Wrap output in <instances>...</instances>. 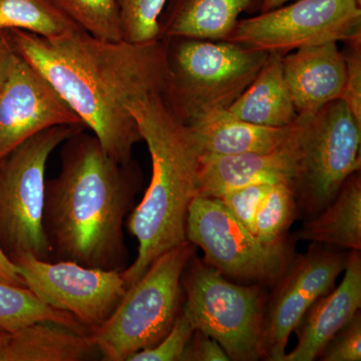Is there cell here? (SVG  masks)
Segmentation results:
<instances>
[{"instance_id": "1", "label": "cell", "mask_w": 361, "mask_h": 361, "mask_svg": "<svg viewBox=\"0 0 361 361\" xmlns=\"http://www.w3.org/2000/svg\"><path fill=\"white\" fill-rule=\"evenodd\" d=\"M4 32L13 51L49 80L104 151L120 163L133 161L135 145L142 140L128 106L135 97L166 92L163 40L111 42L80 28L54 37Z\"/></svg>"}, {"instance_id": "2", "label": "cell", "mask_w": 361, "mask_h": 361, "mask_svg": "<svg viewBox=\"0 0 361 361\" xmlns=\"http://www.w3.org/2000/svg\"><path fill=\"white\" fill-rule=\"evenodd\" d=\"M61 172L45 182L44 228L56 261L123 271L126 218L140 188L134 164L109 155L96 135L77 130L61 144Z\"/></svg>"}, {"instance_id": "3", "label": "cell", "mask_w": 361, "mask_h": 361, "mask_svg": "<svg viewBox=\"0 0 361 361\" xmlns=\"http://www.w3.org/2000/svg\"><path fill=\"white\" fill-rule=\"evenodd\" d=\"M152 161L151 182L128 218L139 244L135 262L122 271L126 286L137 282L164 252L186 241L190 204L198 191L201 149L188 126L176 115L165 92L135 97L128 106Z\"/></svg>"}, {"instance_id": "4", "label": "cell", "mask_w": 361, "mask_h": 361, "mask_svg": "<svg viewBox=\"0 0 361 361\" xmlns=\"http://www.w3.org/2000/svg\"><path fill=\"white\" fill-rule=\"evenodd\" d=\"M161 40L167 65L166 99L186 125L229 108L269 56L227 40Z\"/></svg>"}, {"instance_id": "5", "label": "cell", "mask_w": 361, "mask_h": 361, "mask_svg": "<svg viewBox=\"0 0 361 361\" xmlns=\"http://www.w3.org/2000/svg\"><path fill=\"white\" fill-rule=\"evenodd\" d=\"M191 242L164 252L128 287L113 314L89 334L104 361H128L153 348L170 331L180 311L182 276L195 253Z\"/></svg>"}, {"instance_id": "6", "label": "cell", "mask_w": 361, "mask_h": 361, "mask_svg": "<svg viewBox=\"0 0 361 361\" xmlns=\"http://www.w3.org/2000/svg\"><path fill=\"white\" fill-rule=\"evenodd\" d=\"M180 311L195 329L212 337L230 360L264 357L265 294L259 285L229 281L204 260L192 256L182 276Z\"/></svg>"}, {"instance_id": "7", "label": "cell", "mask_w": 361, "mask_h": 361, "mask_svg": "<svg viewBox=\"0 0 361 361\" xmlns=\"http://www.w3.org/2000/svg\"><path fill=\"white\" fill-rule=\"evenodd\" d=\"M42 130L0 159V248L11 261L23 255L51 260L44 228L45 170L52 152L77 130Z\"/></svg>"}, {"instance_id": "8", "label": "cell", "mask_w": 361, "mask_h": 361, "mask_svg": "<svg viewBox=\"0 0 361 361\" xmlns=\"http://www.w3.org/2000/svg\"><path fill=\"white\" fill-rule=\"evenodd\" d=\"M297 203L311 218L336 199L349 176L360 172L361 126L341 99L311 116H298Z\"/></svg>"}, {"instance_id": "9", "label": "cell", "mask_w": 361, "mask_h": 361, "mask_svg": "<svg viewBox=\"0 0 361 361\" xmlns=\"http://www.w3.org/2000/svg\"><path fill=\"white\" fill-rule=\"evenodd\" d=\"M186 239L203 250L204 262L237 281L274 283L290 265L286 242L263 243L217 198L196 196L192 200Z\"/></svg>"}, {"instance_id": "10", "label": "cell", "mask_w": 361, "mask_h": 361, "mask_svg": "<svg viewBox=\"0 0 361 361\" xmlns=\"http://www.w3.org/2000/svg\"><path fill=\"white\" fill-rule=\"evenodd\" d=\"M361 39L357 0H296L239 20L227 42L281 56L301 49Z\"/></svg>"}, {"instance_id": "11", "label": "cell", "mask_w": 361, "mask_h": 361, "mask_svg": "<svg viewBox=\"0 0 361 361\" xmlns=\"http://www.w3.org/2000/svg\"><path fill=\"white\" fill-rule=\"evenodd\" d=\"M26 288L54 310L68 313L89 331L113 314L127 286L122 271L85 267L71 261L23 255L13 261Z\"/></svg>"}, {"instance_id": "12", "label": "cell", "mask_w": 361, "mask_h": 361, "mask_svg": "<svg viewBox=\"0 0 361 361\" xmlns=\"http://www.w3.org/2000/svg\"><path fill=\"white\" fill-rule=\"evenodd\" d=\"M56 126L85 129L49 80L13 51L0 82V159Z\"/></svg>"}, {"instance_id": "13", "label": "cell", "mask_w": 361, "mask_h": 361, "mask_svg": "<svg viewBox=\"0 0 361 361\" xmlns=\"http://www.w3.org/2000/svg\"><path fill=\"white\" fill-rule=\"evenodd\" d=\"M348 256L313 246L300 256L282 281L265 318L264 357L283 361L292 331L316 300L329 293Z\"/></svg>"}, {"instance_id": "14", "label": "cell", "mask_w": 361, "mask_h": 361, "mask_svg": "<svg viewBox=\"0 0 361 361\" xmlns=\"http://www.w3.org/2000/svg\"><path fill=\"white\" fill-rule=\"evenodd\" d=\"M298 165L295 122L281 146L268 153L236 156L201 155L197 196L217 198L249 185L286 183L293 188Z\"/></svg>"}, {"instance_id": "15", "label": "cell", "mask_w": 361, "mask_h": 361, "mask_svg": "<svg viewBox=\"0 0 361 361\" xmlns=\"http://www.w3.org/2000/svg\"><path fill=\"white\" fill-rule=\"evenodd\" d=\"M282 68L298 116H311L341 99L345 59L337 42L301 47L282 56Z\"/></svg>"}, {"instance_id": "16", "label": "cell", "mask_w": 361, "mask_h": 361, "mask_svg": "<svg viewBox=\"0 0 361 361\" xmlns=\"http://www.w3.org/2000/svg\"><path fill=\"white\" fill-rule=\"evenodd\" d=\"M345 274L336 290L320 297L304 315L296 330L298 342L283 361H312L361 307L360 251L348 256Z\"/></svg>"}, {"instance_id": "17", "label": "cell", "mask_w": 361, "mask_h": 361, "mask_svg": "<svg viewBox=\"0 0 361 361\" xmlns=\"http://www.w3.org/2000/svg\"><path fill=\"white\" fill-rule=\"evenodd\" d=\"M263 0H168L159 20V39L227 40L243 13L261 11Z\"/></svg>"}, {"instance_id": "18", "label": "cell", "mask_w": 361, "mask_h": 361, "mask_svg": "<svg viewBox=\"0 0 361 361\" xmlns=\"http://www.w3.org/2000/svg\"><path fill=\"white\" fill-rule=\"evenodd\" d=\"M101 357L89 334L52 322H37L6 332L0 361H85Z\"/></svg>"}, {"instance_id": "19", "label": "cell", "mask_w": 361, "mask_h": 361, "mask_svg": "<svg viewBox=\"0 0 361 361\" xmlns=\"http://www.w3.org/2000/svg\"><path fill=\"white\" fill-rule=\"evenodd\" d=\"M201 155L236 156L268 153L283 144L292 126L268 128L244 122L229 111L218 110L187 125Z\"/></svg>"}, {"instance_id": "20", "label": "cell", "mask_w": 361, "mask_h": 361, "mask_svg": "<svg viewBox=\"0 0 361 361\" xmlns=\"http://www.w3.org/2000/svg\"><path fill=\"white\" fill-rule=\"evenodd\" d=\"M282 56L269 54L253 82L227 109L233 116L262 127L293 125L298 115L285 80Z\"/></svg>"}, {"instance_id": "21", "label": "cell", "mask_w": 361, "mask_h": 361, "mask_svg": "<svg viewBox=\"0 0 361 361\" xmlns=\"http://www.w3.org/2000/svg\"><path fill=\"white\" fill-rule=\"evenodd\" d=\"M357 173L349 176L324 210L304 223L296 239L360 251L361 180Z\"/></svg>"}, {"instance_id": "22", "label": "cell", "mask_w": 361, "mask_h": 361, "mask_svg": "<svg viewBox=\"0 0 361 361\" xmlns=\"http://www.w3.org/2000/svg\"><path fill=\"white\" fill-rule=\"evenodd\" d=\"M37 322H52L89 334L73 316L49 307L26 287L0 282V330L13 332Z\"/></svg>"}, {"instance_id": "23", "label": "cell", "mask_w": 361, "mask_h": 361, "mask_svg": "<svg viewBox=\"0 0 361 361\" xmlns=\"http://www.w3.org/2000/svg\"><path fill=\"white\" fill-rule=\"evenodd\" d=\"M75 28L49 0H0V32L20 30L54 37Z\"/></svg>"}, {"instance_id": "24", "label": "cell", "mask_w": 361, "mask_h": 361, "mask_svg": "<svg viewBox=\"0 0 361 361\" xmlns=\"http://www.w3.org/2000/svg\"><path fill=\"white\" fill-rule=\"evenodd\" d=\"M68 20L92 37L123 40L116 0H49Z\"/></svg>"}, {"instance_id": "25", "label": "cell", "mask_w": 361, "mask_h": 361, "mask_svg": "<svg viewBox=\"0 0 361 361\" xmlns=\"http://www.w3.org/2000/svg\"><path fill=\"white\" fill-rule=\"evenodd\" d=\"M296 209V196L291 185L275 184L259 207L254 234L268 245L286 242L285 233L293 222Z\"/></svg>"}, {"instance_id": "26", "label": "cell", "mask_w": 361, "mask_h": 361, "mask_svg": "<svg viewBox=\"0 0 361 361\" xmlns=\"http://www.w3.org/2000/svg\"><path fill=\"white\" fill-rule=\"evenodd\" d=\"M122 39L130 44L159 39V20L168 0H116Z\"/></svg>"}, {"instance_id": "27", "label": "cell", "mask_w": 361, "mask_h": 361, "mask_svg": "<svg viewBox=\"0 0 361 361\" xmlns=\"http://www.w3.org/2000/svg\"><path fill=\"white\" fill-rule=\"evenodd\" d=\"M195 331L194 325L180 311L170 331L153 348L130 356L128 361H178Z\"/></svg>"}, {"instance_id": "28", "label": "cell", "mask_w": 361, "mask_h": 361, "mask_svg": "<svg viewBox=\"0 0 361 361\" xmlns=\"http://www.w3.org/2000/svg\"><path fill=\"white\" fill-rule=\"evenodd\" d=\"M274 185L268 183L249 185L233 190L221 197L219 200L240 223L254 233L259 207Z\"/></svg>"}, {"instance_id": "29", "label": "cell", "mask_w": 361, "mask_h": 361, "mask_svg": "<svg viewBox=\"0 0 361 361\" xmlns=\"http://www.w3.org/2000/svg\"><path fill=\"white\" fill-rule=\"evenodd\" d=\"M320 360L324 361L361 360V316L360 311L323 348Z\"/></svg>"}, {"instance_id": "30", "label": "cell", "mask_w": 361, "mask_h": 361, "mask_svg": "<svg viewBox=\"0 0 361 361\" xmlns=\"http://www.w3.org/2000/svg\"><path fill=\"white\" fill-rule=\"evenodd\" d=\"M345 84L341 99L361 126V39L345 42Z\"/></svg>"}, {"instance_id": "31", "label": "cell", "mask_w": 361, "mask_h": 361, "mask_svg": "<svg viewBox=\"0 0 361 361\" xmlns=\"http://www.w3.org/2000/svg\"><path fill=\"white\" fill-rule=\"evenodd\" d=\"M180 361H228L229 356L212 337L195 329L193 336L183 351Z\"/></svg>"}, {"instance_id": "32", "label": "cell", "mask_w": 361, "mask_h": 361, "mask_svg": "<svg viewBox=\"0 0 361 361\" xmlns=\"http://www.w3.org/2000/svg\"><path fill=\"white\" fill-rule=\"evenodd\" d=\"M0 282L25 287V281H23L18 266L7 257L1 248H0Z\"/></svg>"}, {"instance_id": "33", "label": "cell", "mask_w": 361, "mask_h": 361, "mask_svg": "<svg viewBox=\"0 0 361 361\" xmlns=\"http://www.w3.org/2000/svg\"><path fill=\"white\" fill-rule=\"evenodd\" d=\"M13 54V49L11 45L9 44L6 32H0V82H1L2 78H4V73H6L7 66H8Z\"/></svg>"}, {"instance_id": "34", "label": "cell", "mask_w": 361, "mask_h": 361, "mask_svg": "<svg viewBox=\"0 0 361 361\" xmlns=\"http://www.w3.org/2000/svg\"><path fill=\"white\" fill-rule=\"evenodd\" d=\"M290 0H263L262 7H261V13H266V11H272V9L277 8L284 6L287 2Z\"/></svg>"}, {"instance_id": "35", "label": "cell", "mask_w": 361, "mask_h": 361, "mask_svg": "<svg viewBox=\"0 0 361 361\" xmlns=\"http://www.w3.org/2000/svg\"><path fill=\"white\" fill-rule=\"evenodd\" d=\"M4 334H6V331H2V330H0V343H1L2 339H4Z\"/></svg>"}, {"instance_id": "36", "label": "cell", "mask_w": 361, "mask_h": 361, "mask_svg": "<svg viewBox=\"0 0 361 361\" xmlns=\"http://www.w3.org/2000/svg\"><path fill=\"white\" fill-rule=\"evenodd\" d=\"M358 4H361V0H357Z\"/></svg>"}]
</instances>
